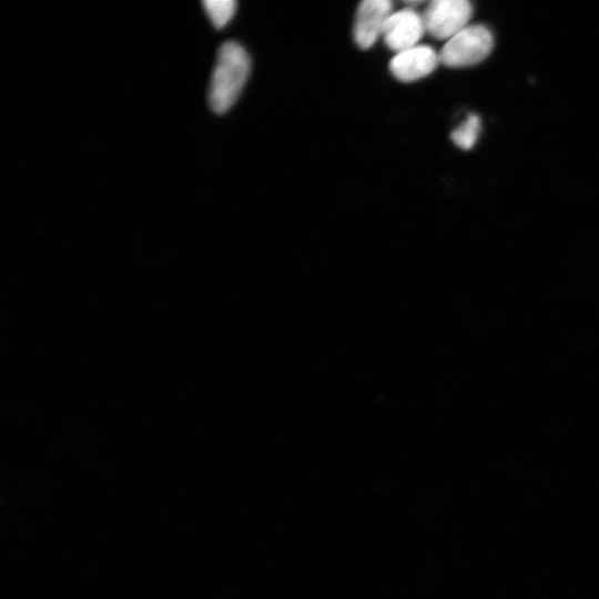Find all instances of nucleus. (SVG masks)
<instances>
[{"label": "nucleus", "mask_w": 599, "mask_h": 599, "mask_svg": "<svg viewBox=\"0 0 599 599\" xmlns=\"http://www.w3.org/2000/svg\"><path fill=\"white\" fill-rule=\"evenodd\" d=\"M473 7L467 0H434L423 13L426 31L438 40H449L468 26Z\"/></svg>", "instance_id": "obj_3"}, {"label": "nucleus", "mask_w": 599, "mask_h": 599, "mask_svg": "<svg viewBox=\"0 0 599 599\" xmlns=\"http://www.w3.org/2000/svg\"><path fill=\"white\" fill-rule=\"evenodd\" d=\"M494 47L493 34L485 26L464 28L441 48L439 60L449 68H464L479 63Z\"/></svg>", "instance_id": "obj_2"}, {"label": "nucleus", "mask_w": 599, "mask_h": 599, "mask_svg": "<svg viewBox=\"0 0 599 599\" xmlns=\"http://www.w3.org/2000/svg\"><path fill=\"white\" fill-rule=\"evenodd\" d=\"M250 70V57L241 44L227 41L220 47L209 88V104L215 113L223 114L233 106Z\"/></svg>", "instance_id": "obj_1"}, {"label": "nucleus", "mask_w": 599, "mask_h": 599, "mask_svg": "<svg viewBox=\"0 0 599 599\" xmlns=\"http://www.w3.org/2000/svg\"><path fill=\"white\" fill-rule=\"evenodd\" d=\"M203 7L213 26L222 29L234 16L236 2L234 0H205Z\"/></svg>", "instance_id": "obj_8"}, {"label": "nucleus", "mask_w": 599, "mask_h": 599, "mask_svg": "<svg viewBox=\"0 0 599 599\" xmlns=\"http://www.w3.org/2000/svg\"><path fill=\"white\" fill-rule=\"evenodd\" d=\"M425 31L423 16L404 8L390 14L382 35L386 45L398 53L417 45Z\"/></svg>", "instance_id": "obj_4"}, {"label": "nucleus", "mask_w": 599, "mask_h": 599, "mask_svg": "<svg viewBox=\"0 0 599 599\" xmlns=\"http://www.w3.org/2000/svg\"><path fill=\"white\" fill-rule=\"evenodd\" d=\"M479 132V116L477 114H469L467 119L451 132L450 138L459 149L469 150L477 142Z\"/></svg>", "instance_id": "obj_7"}, {"label": "nucleus", "mask_w": 599, "mask_h": 599, "mask_svg": "<svg viewBox=\"0 0 599 599\" xmlns=\"http://www.w3.org/2000/svg\"><path fill=\"white\" fill-rule=\"evenodd\" d=\"M440 62L439 54L428 45H415L396 53L389 69L402 82H413L432 73Z\"/></svg>", "instance_id": "obj_6"}, {"label": "nucleus", "mask_w": 599, "mask_h": 599, "mask_svg": "<svg viewBox=\"0 0 599 599\" xmlns=\"http://www.w3.org/2000/svg\"><path fill=\"white\" fill-rule=\"evenodd\" d=\"M393 13L389 0H364L359 3L355 24L354 39L362 49L370 48L383 34L386 21Z\"/></svg>", "instance_id": "obj_5"}]
</instances>
